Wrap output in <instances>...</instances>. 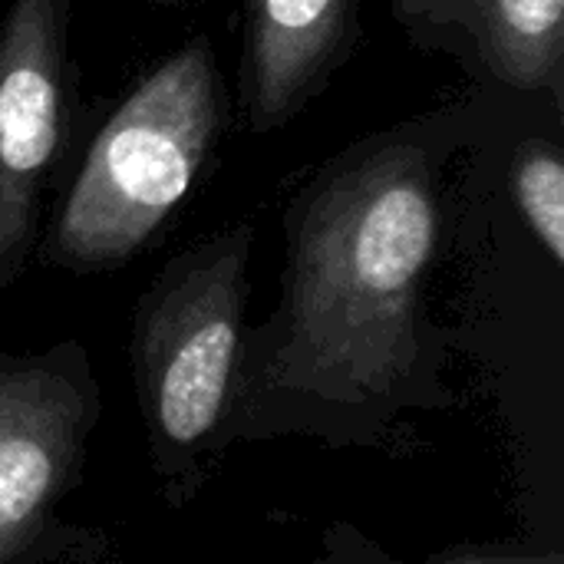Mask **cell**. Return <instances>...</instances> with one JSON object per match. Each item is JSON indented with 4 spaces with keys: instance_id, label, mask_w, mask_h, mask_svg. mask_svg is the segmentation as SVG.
Here are the masks:
<instances>
[{
    "instance_id": "1",
    "label": "cell",
    "mask_w": 564,
    "mask_h": 564,
    "mask_svg": "<svg viewBox=\"0 0 564 564\" xmlns=\"http://www.w3.org/2000/svg\"><path fill=\"white\" fill-rule=\"evenodd\" d=\"M440 245V178L423 145L367 142L288 212L284 337L268 383L367 403L420 357V294Z\"/></svg>"
},
{
    "instance_id": "2",
    "label": "cell",
    "mask_w": 564,
    "mask_h": 564,
    "mask_svg": "<svg viewBox=\"0 0 564 564\" xmlns=\"http://www.w3.org/2000/svg\"><path fill=\"white\" fill-rule=\"evenodd\" d=\"M231 102L208 36L149 69L99 126L56 205L43 261L109 271L145 251L175 218L228 132Z\"/></svg>"
},
{
    "instance_id": "3",
    "label": "cell",
    "mask_w": 564,
    "mask_h": 564,
    "mask_svg": "<svg viewBox=\"0 0 564 564\" xmlns=\"http://www.w3.org/2000/svg\"><path fill=\"white\" fill-rule=\"evenodd\" d=\"M254 225H231L175 254L135 311L132 367L152 430L178 449L221 420L248 304Z\"/></svg>"
},
{
    "instance_id": "4",
    "label": "cell",
    "mask_w": 564,
    "mask_h": 564,
    "mask_svg": "<svg viewBox=\"0 0 564 564\" xmlns=\"http://www.w3.org/2000/svg\"><path fill=\"white\" fill-rule=\"evenodd\" d=\"M73 106L69 0H10L0 20V271L13 281Z\"/></svg>"
},
{
    "instance_id": "5",
    "label": "cell",
    "mask_w": 564,
    "mask_h": 564,
    "mask_svg": "<svg viewBox=\"0 0 564 564\" xmlns=\"http://www.w3.org/2000/svg\"><path fill=\"white\" fill-rule=\"evenodd\" d=\"M360 0H245L238 96L251 132L294 122L354 56Z\"/></svg>"
},
{
    "instance_id": "6",
    "label": "cell",
    "mask_w": 564,
    "mask_h": 564,
    "mask_svg": "<svg viewBox=\"0 0 564 564\" xmlns=\"http://www.w3.org/2000/svg\"><path fill=\"white\" fill-rule=\"evenodd\" d=\"M69 350L0 364V539L7 542H20L59 492L89 416L66 364Z\"/></svg>"
},
{
    "instance_id": "7",
    "label": "cell",
    "mask_w": 564,
    "mask_h": 564,
    "mask_svg": "<svg viewBox=\"0 0 564 564\" xmlns=\"http://www.w3.org/2000/svg\"><path fill=\"white\" fill-rule=\"evenodd\" d=\"M463 26L512 89L564 102V0H433L416 26Z\"/></svg>"
},
{
    "instance_id": "8",
    "label": "cell",
    "mask_w": 564,
    "mask_h": 564,
    "mask_svg": "<svg viewBox=\"0 0 564 564\" xmlns=\"http://www.w3.org/2000/svg\"><path fill=\"white\" fill-rule=\"evenodd\" d=\"M516 205L552 258L564 264V159L552 142H529L512 169Z\"/></svg>"
},
{
    "instance_id": "9",
    "label": "cell",
    "mask_w": 564,
    "mask_h": 564,
    "mask_svg": "<svg viewBox=\"0 0 564 564\" xmlns=\"http://www.w3.org/2000/svg\"><path fill=\"white\" fill-rule=\"evenodd\" d=\"M430 3H433V0H393V17H397V23H403V26H416L420 17L430 10Z\"/></svg>"
},
{
    "instance_id": "10",
    "label": "cell",
    "mask_w": 564,
    "mask_h": 564,
    "mask_svg": "<svg viewBox=\"0 0 564 564\" xmlns=\"http://www.w3.org/2000/svg\"><path fill=\"white\" fill-rule=\"evenodd\" d=\"M453 564H558V558H549V562H512V558H466V562Z\"/></svg>"
},
{
    "instance_id": "11",
    "label": "cell",
    "mask_w": 564,
    "mask_h": 564,
    "mask_svg": "<svg viewBox=\"0 0 564 564\" xmlns=\"http://www.w3.org/2000/svg\"><path fill=\"white\" fill-rule=\"evenodd\" d=\"M149 3H155V7H169V10H182V7H188V3H195V0H149Z\"/></svg>"
},
{
    "instance_id": "12",
    "label": "cell",
    "mask_w": 564,
    "mask_h": 564,
    "mask_svg": "<svg viewBox=\"0 0 564 564\" xmlns=\"http://www.w3.org/2000/svg\"><path fill=\"white\" fill-rule=\"evenodd\" d=\"M10 545H13V542H7V539H0V555H3V552H7Z\"/></svg>"
},
{
    "instance_id": "13",
    "label": "cell",
    "mask_w": 564,
    "mask_h": 564,
    "mask_svg": "<svg viewBox=\"0 0 564 564\" xmlns=\"http://www.w3.org/2000/svg\"><path fill=\"white\" fill-rule=\"evenodd\" d=\"M7 284H10V278H7V274H3V271H0V291H3V288H7Z\"/></svg>"
}]
</instances>
